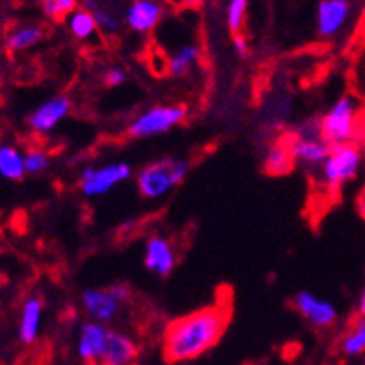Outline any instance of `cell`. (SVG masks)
I'll return each mask as SVG.
<instances>
[{
  "instance_id": "6da1fadb",
  "label": "cell",
  "mask_w": 365,
  "mask_h": 365,
  "mask_svg": "<svg viewBox=\"0 0 365 365\" xmlns=\"http://www.w3.org/2000/svg\"><path fill=\"white\" fill-rule=\"evenodd\" d=\"M230 322L226 306H205L175 319L163 334V356L168 364L197 360L220 341Z\"/></svg>"
},
{
  "instance_id": "7a4b0ae2",
  "label": "cell",
  "mask_w": 365,
  "mask_h": 365,
  "mask_svg": "<svg viewBox=\"0 0 365 365\" xmlns=\"http://www.w3.org/2000/svg\"><path fill=\"white\" fill-rule=\"evenodd\" d=\"M188 168L190 163L175 155H166L144 164L135 173V185L140 197L145 202H159L166 197L185 181Z\"/></svg>"
},
{
  "instance_id": "3957f363",
  "label": "cell",
  "mask_w": 365,
  "mask_h": 365,
  "mask_svg": "<svg viewBox=\"0 0 365 365\" xmlns=\"http://www.w3.org/2000/svg\"><path fill=\"white\" fill-rule=\"evenodd\" d=\"M364 151L356 142L331 145L324 163L313 172H315V178L321 187L330 192H336L345 187L346 182L354 181L360 175L361 168H364Z\"/></svg>"
},
{
  "instance_id": "277c9868",
  "label": "cell",
  "mask_w": 365,
  "mask_h": 365,
  "mask_svg": "<svg viewBox=\"0 0 365 365\" xmlns=\"http://www.w3.org/2000/svg\"><path fill=\"white\" fill-rule=\"evenodd\" d=\"M188 108L185 105H153L138 112L127 123V136L130 140H148L153 136L166 135L178 129L187 120Z\"/></svg>"
},
{
  "instance_id": "5b68a950",
  "label": "cell",
  "mask_w": 365,
  "mask_h": 365,
  "mask_svg": "<svg viewBox=\"0 0 365 365\" xmlns=\"http://www.w3.org/2000/svg\"><path fill=\"white\" fill-rule=\"evenodd\" d=\"M135 170L125 160H110L84 166L78 173V190L84 197H103L129 181Z\"/></svg>"
},
{
  "instance_id": "8992f818",
  "label": "cell",
  "mask_w": 365,
  "mask_h": 365,
  "mask_svg": "<svg viewBox=\"0 0 365 365\" xmlns=\"http://www.w3.org/2000/svg\"><path fill=\"white\" fill-rule=\"evenodd\" d=\"M130 287L127 284H112L106 287H88L81 293V306L90 321L110 324L118 319L123 304L129 302Z\"/></svg>"
},
{
  "instance_id": "52a82bcc",
  "label": "cell",
  "mask_w": 365,
  "mask_h": 365,
  "mask_svg": "<svg viewBox=\"0 0 365 365\" xmlns=\"http://www.w3.org/2000/svg\"><path fill=\"white\" fill-rule=\"evenodd\" d=\"M358 133V103L352 96H341L321 115V135L330 145L354 142Z\"/></svg>"
},
{
  "instance_id": "ba28073f",
  "label": "cell",
  "mask_w": 365,
  "mask_h": 365,
  "mask_svg": "<svg viewBox=\"0 0 365 365\" xmlns=\"http://www.w3.org/2000/svg\"><path fill=\"white\" fill-rule=\"evenodd\" d=\"M291 306L309 327L319 328V330L331 328L339 319L336 304L312 291H298L291 300Z\"/></svg>"
},
{
  "instance_id": "9c48e42d",
  "label": "cell",
  "mask_w": 365,
  "mask_h": 365,
  "mask_svg": "<svg viewBox=\"0 0 365 365\" xmlns=\"http://www.w3.org/2000/svg\"><path fill=\"white\" fill-rule=\"evenodd\" d=\"M71 97L60 93V96L51 97V99L36 106L34 110L30 112L26 125L36 136H48L60 127V123L71 114Z\"/></svg>"
},
{
  "instance_id": "30bf717a",
  "label": "cell",
  "mask_w": 365,
  "mask_h": 365,
  "mask_svg": "<svg viewBox=\"0 0 365 365\" xmlns=\"http://www.w3.org/2000/svg\"><path fill=\"white\" fill-rule=\"evenodd\" d=\"M178 264L173 242L166 235L151 233L144 242V267L159 278H168Z\"/></svg>"
},
{
  "instance_id": "8fae6325",
  "label": "cell",
  "mask_w": 365,
  "mask_h": 365,
  "mask_svg": "<svg viewBox=\"0 0 365 365\" xmlns=\"http://www.w3.org/2000/svg\"><path fill=\"white\" fill-rule=\"evenodd\" d=\"M164 17L163 0H133L125 10L127 29L140 36L151 34Z\"/></svg>"
},
{
  "instance_id": "7c38bea8",
  "label": "cell",
  "mask_w": 365,
  "mask_h": 365,
  "mask_svg": "<svg viewBox=\"0 0 365 365\" xmlns=\"http://www.w3.org/2000/svg\"><path fill=\"white\" fill-rule=\"evenodd\" d=\"M138 354V343L129 334L110 328L97 365H136Z\"/></svg>"
},
{
  "instance_id": "4fadbf2b",
  "label": "cell",
  "mask_w": 365,
  "mask_h": 365,
  "mask_svg": "<svg viewBox=\"0 0 365 365\" xmlns=\"http://www.w3.org/2000/svg\"><path fill=\"white\" fill-rule=\"evenodd\" d=\"M110 327L96 321H84L78 324L77 331V356L78 360L88 365H97L99 356L105 349L106 337H108Z\"/></svg>"
},
{
  "instance_id": "5bb4252c",
  "label": "cell",
  "mask_w": 365,
  "mask_h": 365,
  "mask_svg": "<svg viewBox=\"0 0 365 365\" xmlns=\"http://www.w3.org/2000/svg\"><path fill=\"white\" fill-rule=\"evenodd\" d=\"M352 15L351 0H321L317 6V32L322 38H336Z\"/></svg>"
},
{
  "instance_id": "9a60e30c",
  "label": "cell",
  "mask_w": 365,
  "mask_h": 365,
  "mask_svg": "<svg viewBox=\"0 0 365 365\" xmlns=\"http://www.w3.org/2000/svg\"><path fill=\"white\" fill-rule=\"evenodd\" d=\"M284 140L287 142V148L291 151L294 164L306 166L309 170L319 168L331 149V145L322 138H298V136L289 133L287 138Z\"/></svg>"
},
{
  "instance_id": "2e32d148",
  "label": "cell",
  "mask_w": 365,
  "mask_h": 365,
  "mask_svg": "<svg viewBox=\"0 0 365 365\" xmlns=\"http://www.w3.org/2000/svg\"><path fill=\"white\" fill-rule=\"evenodd\" d=\"M45 304L38 294H32L23 302V308L19 313V328L17 336L24 345H34L38 341L41 324H43Z\"/></svg>"
},
{
  "instance_id": "e0dca14e",
  "label": "cell",
  "mask_w": 365,
  "mask_h": 365,
  "mask_svg": "<svg viewBox=\"0 0 365 365\" xmlns=\"http://www.w3.org/2000/svg\"><path fill=\"white\" fill-rule=\"evenodd\" d=\"M263 170L264 173L274 175V178H279V175H287V173L293 172L294 160L291 157V151L287 148V142L284 138L274 140L267 145L263 153Z\"/></svg>"
},
{
  "instance_id": "ac0fdd59",
  "label": "cell",
  "mask_w": 365,
  "mask_h": 365,
  "mask_svg": "<svg viewBox=\"0 0 365 365\" xmlns=\"http://www.w3.org/2000/svg\"><path fill=\"white\" fill-rule=\"evenodd\" d=\"M202 58V45L196 41H188L178 47L166 60V71L172 75L173 78L187 77L188 73L196 68V63Z\"/></svg>"
},
{
  "instance_id": "d6986e66",
  "label": "cell",
  "mask_w": 365,
  "mask_h": 365,
  "mask_svg": "<svg viewBox=\"0 0 365 365\" xmlns=\"http://www.w3.org/2000/svg\"><path fill=\"white\" fill-rule=\"evenodd\" d=\"M24 175V151L14 144H0V178L6 181H21Z\"/></svg>"
},
{
  "instance_id": "ffe728a7",
  "label": "cell",
  "mask_w": 365,
  "mask_h": 365,
  "mask_svg": "<svg viewBox=\"0 0 365 365\" xmlns=\"http://www.w3.org/2000/svg\"><path fill=\"white\" fill-rule=\"evenodd\" d=\"M43 36L45 30L39 24H21L6 36L4 47L10 53H23V51L36 47L43 39Z\"/></svg>"
},
{
  "instance_id": "44dd1931",
  "label": "cell",
  "mask_w": 365,
  "mask_h": 365,
  "mask_svg": "<svg viewBox=\"0 0 365 365\" xmlns=\"http://www.w3.org/2000/svg\"><path fill=\"white\" fill-rule=\"evenodd\" d=\"M82 8H86L93 15L97 26H99V32H103V34L114 36L121 30L123 21L120 19V15L115 14L112 8L103 4L101 0H82Z\"/></svg>"
},
{
  "instance_id": "7402d4cb",
  "label": "cell",
  "mask_w": 365,
  "mask_h": 365,
  "mask_svg": "<svg viewBox=\"0 0 365 365\" xmlns=\"http://www.w3.org/2000/svg\"><path fill=\"white\" fill-rule=\"evenodd\" d=\"M66 24H68L69 34L77 41H91L99 34V26H97L93 15L86 8H82V6L68 15Z\"/></svg>"
},
{
  "instance_id": "603a6c76",
  "label": "cell",
  "mask_w": 365,
  "mask_h": 365,
  "mask_svg": "<svg viewBox=\"0 0 365 365\" xmlns=\"http://www.w3.org/2000/svg\"><path fill=\"white\" fill-rule=\"evenodd\" d=\"M339 351L346 358L365 354V319H356L352 327L343 334L341 341H339Z\"/></svg>"
},
{
  "instance_id": "cb8c5ba5",
  "label": "cell",
  "mask_w": 365,
  "mask_h": 365,
  "mask_svg": "<svg viewBox=\"0 0 365 365\" xmlns=\"http://www.w3.org/2000/svg\"><path fill=\"white\" fill-rule=\"evenodd\" d=\"M39 6L51 21H66L78 8V0H39Z\"/></svg>"
},
{
  "instance_id": "d4e9b609",
  "label": "cell",
  "mask_w": 365,
  "mask_h": 365,
  "mask_svg": "<svg viewBox=\"0 0 365 365\" xmlns=\"http://www.w3.org/2000/svg\"><path fill=\"white\" fill-rule=\"evenodd\" d=\"M51 166V155L41 148H30L24 151V168L26 175H41Z\"/></svg>"
},
{
  "instance_id": "484cf974",
  "label": "cell",
  "mask_w": 365,
  "mask_h": 365,
  "mask_svg": "<svg viewBox=\"0 0 365 365\" xmlns=\"http://www.w3.org/2000/svg\"><path fill=\"white\" fill-rule=\"evenodd\" d=\"M248 2H250V0H227L226 24L231 34H240V30L245 26Z\"/></svg>"
},
{
  "instance_id": "4316f807",
  "label": "cell",
  "mask_w": 365,
  "mask_h": 365,
  "mask_svg": "<svg viewBox=\"0 0 365 365\" xmlns=\"http://www.w3.org/2000/svg\"><path fill=\"white\" fill-rule=\"evenodd\" d=\"M291 135L298 136V138H322L321 115H312V118H306L304 121H300V123L291 130Z\"/></svg>"
},
{
  "instance_id": "83f0119b",
  "label": "cell",
  "mask_w": 365,
  "mask_h": 365,
  "mask_svg": "<svg viewBox=\"0 0 365 365\" xmlns=\"http://www.w3.org/2000/svg\"><path fill=\"white\" fill-rule=\"evenodd\" d=\"M103 82H105L106 88L123 86L127 82V71L123 68H120V66H112L103 75Z\"/></svg>"
},
{
  "instance_id": "f1b7e54d",
  "label": "cell",
  "mask_w": 365,
  "mask_h": 365,
  "mask_svg": "<svg viewBox=\"0 0 365 365\" xmlns=\"http://www.w3.org/2000/svg\"><path fill=\"white\" fill-rule=\"evenodd\" d=\"M231 43H233V51L239 58H248L250 54V45L246 41V38L242 34H233V39H231Z\"/></svg>"
},
{
  "instance_id": "f546056e",
  "label": "cell",
  "mask_w": 365,
  "mask_h": 365,
  "mask_svg": "<svg viewBox=\"0 0 365 365\" xmlns=\"http://www.w3.org/2000/svg\"><path fill=\"white\" fill-rule=\"evenodd\" d=\"M163 2L178 10H197L203 6V0H163Z\"/></svg>"
},
{
  "instance_id": "4dcf8cb0",
  "label": "cell",
  "mask_w": 365,
  "mask_h": 365,
  "mask_svg": "<svg viewBox=\"0 0 365 365\" xmlns=\"http://www.w3.org/2000/svg\"><path fill=\"white\" fill-rule=\"evenodd\" d=\"M356 207H358V215H360V218L365 222V187L361 188L360 194H358V200H356Z\"/></svg>"
},
{
  "instance_id": "1f68e13d",
  "label": "cell",
  "mask_w": 365,
  "mask_h": 365,
  "mask_svg": "<svg viewBox=\"0 0 365 365\" xmlns=\"http://www.w3.org/2000/svg\"><path fill=\"white\" fill-rule=\"evenodd\" d=\"M356 312H358V317L365 319V285L361 289L360 298H358V304H356Z\"/></svg>"
}]
</instances>
